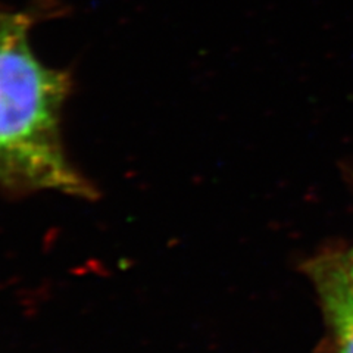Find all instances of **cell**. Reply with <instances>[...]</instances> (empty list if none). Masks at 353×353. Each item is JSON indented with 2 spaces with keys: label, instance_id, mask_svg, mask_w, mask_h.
<instances>
[{
  "label": "cell",
  "instance_id": "1",
  "mask_svg": "<svg viewBox=\"0 0 353 353\" xmlns=\"http://www.w3.org/2000/svg\"><path fill=\"white\" fill-rule=\"evenodd\" d=\"M31 24L28 14L0 8V183L87 196L92 187L66 161L61 141L70 77L36 58Z\"/></svg>",
  "mask_w": 353,
  "mask_h": 353
},
{
  "label": "cell",
  "instance_id": "3",
  "mask_svg": "<svg viewBox=\"0 0 353 353\" xmlns=\"http://www.w3.org/2000/svg\"><path fill=\"white\" fill-rule=\"evenodd\" d=\"M343 261H345V265H346V270H347L349 275L353 280V249H350L347 252H343Z\"/></svg>",
  "mask_w": 353,
  "mask_h": 353
},
{
  "label": "cell",
  "instance_id": "4",
  "mask_svg": "<svg viewBox=\"0 0 353 353\" xmlns=\"http://www.w3.org/2000/svg\"><path fill=\"white\" fill-rule=\"evenodd\" d=\"M350 180H352V183H353V170L350 171Z\"/></svg>",
  "mask_w": 353,
  "mask_h": 353
},
{
  "label": "cell",
  "instance_id": "2",
  "mask_svg": "<svg viewBox=\"0 0 353 353\" xmlns=\"http://www.w3.org/2000/svg\"><path fill=\"white\" fill-rule=\"evenodd\" d=\"M306 275L315 287L336 353H353V280L343 252H328L309 261Z\"/></svg>",
  "mask_w": 353,
  "mask_h": 353
}]
</instances>
